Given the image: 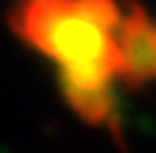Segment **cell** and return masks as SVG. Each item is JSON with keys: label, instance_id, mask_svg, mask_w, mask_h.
<instances>
[{"label": "cell", "instance_id": "1", "mask_svg": "<svg viewBox=\"0 0 156 153\" xmlns=\"http://www.w3.org/2000/svg\"><path fill=\"white\" fill-rule=\"evenodd\" d=\"M121 15L109 0H30L21 30L59 65L71 103L97 118L109 103V80L118 71Z\"/></svg>", "mask_w": 156, "mask_h": 153}, {"label": "cell", "instance_id": "2", "mask_svg": "<svg viewBox=\"0 0 156 153\" xmlns=\"http://www.w3.org/2000/svg\"><path fill=\"white\" fill-rule=\"evenodd\" d=\"M118 71L150 80L156 76V24L141 12L121 18L118 27Z\"/></svg>", "mask_w": 156, "mask_h": 153}]
</instances>
